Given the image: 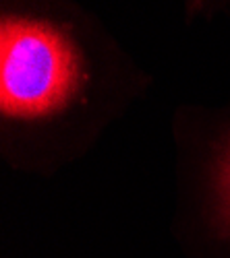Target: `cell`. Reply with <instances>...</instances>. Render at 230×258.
<instances>
[{
  "mask_svg": "<svg viewBox=\"0 0 230 258\" xmlns=\"http://www.w3.org/2000/svg\"><path fill=\"white\" fill-rule=\"evenodd\" d=\"M172 233L185 258H230V110L182 128Z\"/></svg>",
  "mask_w": 230,
  "mask_h": 258,
  "instance_id": "2",
  "label": "cell"
},
{
  "mask_svg": "<svg viewBox=\"0 0 230 258\" xmlns=\"http://www.w3.org/2000/svg\"><path fill=\"white\" fill-rule=\"evenodd\" d=\"M148 79L71 13L9 7L0 23V147L21 171L81 157Z\"/></svg>",
  "mask_w": 230,
  "mask_h": 258,
  "instance_id": "1",
  "label": "cell"
}]
</instances>
